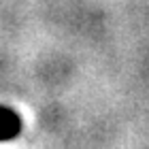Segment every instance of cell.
<instances>
[{"instance_id":"6da1fadb","label":"cell","mask_w":149,"mask_h":149,"mask_svg":"<svg viewBox=\"0 0 149 149\" xmlns=\"http://www.w3.org/2000/svg\"><path fill=\"white\" fill-rule=\"evenodd\" d=\"M19 130L17 115L9 109H0V139H11Z\"/></svg>"}]
</instances>
